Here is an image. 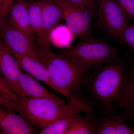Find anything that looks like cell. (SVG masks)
I'll use <instances>...</instances> for the list:
<instances>
[{"label":"cell","mask_w":134,"mask_h":134,"mask_svg":"<svg viewBox=\"0 0 134 134\" xmlns=\"http://www.w3.org/2000/svg\"><path fill=\"white\" fill-rule=\"evenodd\" d=\"M122 63L116 58L102 65L87 75L83 88L92 106L116 109L121 93L129 78Z\"/></svg>","instance_id":"obj_1"},{"label":"cell","mask_w":134,"mask_h":134,"mask_svg":"<svg viewBox=\"0 0 134 134\" xmlns=\"http://www.w3.org/2000/svg\"><path fill=\"white\" fill-rule=\"evenodd\" d=\"M41 62L47 70L54 90L69 99H77L89 105L81 90L88 74L59 53H42Z\"/></svg>","instance_id":"obj_2"},{"label":"cell","mask_w":134,"mask_h":134,"mask_svg":"<svg viewBox=\"0 0 134 134\" xmlns=\"http://www.w3.org/2000/svg\"><path fill=\"white\" fill-rule=\"evenodd\" d=\"M113 46L93 38L81 41L59 53L68 58L81 72L88 74L98 67L111 62L117 57Z\"/></svg>","instance_id":"obj_3"},{"label":"cell","mask_w":134,"mask_h":134,"mask_svg":"<svg viewBox=\"0 0 134 134\" xmlns=\"http://www.w3.org/2000/svg\"><path fill=\"white\" fill-rule=\"evenodd\" d=\"M19 104L23 117L33 126L41 129L60 119L68 107V103L64 99L56 95L43 98L20 96Z\"/></svg>","instance_id":"obj_4"},{"label":"cell","mask_w":134,"mask_h":134,"mask_svg":"<svg viewBox=\"0 0 134 134\" xmlns=\"http://www.w3.org/2000/svg\"><path fill=\"white\" fill-rule=\"evenodd\" d=\"M62 12L65 25L74 37L81 41L94 38L92 35L91 19L88 12L69 0H54Z\"/></svg>","instance_id":"obj_5"},{"label":"cell","mask_w":134,"mask_h":134,"mask_svg":"<svg viewBox=\"0 0 134 134\" xmlns=\"http://www.w3.org/2000/svg\"><path fill=\"white\" fill-rule=\"evenodd\" d=\"M0 37L9 51L41 62L42 52L38 46L25 34L10 26L6 17L0 21Z\"/></svg>","instance_id":"obj_6"},{"label":"cell","mask_w":134,"mask_h":134,"mask_svg":"<svg viewBox=\"0 0 134 134\" xmlns=\"http://www.w3.org/2000/svg\"><path fill=\"white\" fill-rule=\"evenodd\" d=\"M98 23L108 35L120 40L130 18L114 0H98Z\"/></svg>","instance_id":"obj_7"},{"label":"cell","mask_w":134,"mask_h":134,"mask_svg":"<svg viewBox=\"0 0 134 134\" xmlns=\"http://www.w3.org/2000/svg\"><path fill=\"white\" fill-rule=\"evenodd\" d=\"M111 107L102 108L92 120L96 134H134V127L127 124L123 114Z\"/></svg>","instance_id":"obj_8"},{"label":"cell","mask_w":134,"mask_h":134,"mask_svg":"<svg viewBox=\"0 0 134 134\" xmlns=\"http://www.w3.org/2000/svg\"><path fill=\"white\" fill-rule=\"evenodd\" d=\"M21 71L14 58L0 37V74L10 89L19 97L25 96L19 85Z\"/></svg>","instance_id":"obj_9"},{"label":"cell","mask_w":134,"mask_h":134,"mask_svg":"<svg viewBox=\"0 0 134 134\" xmlns=\"http://www.w3.org/2000/svg\"><path fill=\"white\" fill-rule=\"evenodd\" d=\"M66 110L61 117L48 126L41 129L39 133L41 134H65L70 121L76 114L84 111L86 114H93L96 110L76 98L69 99Z\"/></svg>","instance_id":"obj_10"},{"label":"cell","mask_w":134,"mask_h":134,"mask_svg":"<svg viewBox=\"0 0 134 134\" xmlns=\"http://www.w3.org/2000/svg\"><path fill=\"white\" fill-rule=\"evenodd\" d=\"M0 132L1 134H37L34 126L15 111L0 106Z\"/></svg>","instance_id":"obj_11"},{"label":"cell","mask_w":134,"mask_h":134,"mask_svg":"<svg viewBox=\"0 0 134 134\" xmlns=\"http://www.w3.org/2000/svg\"><path fill=\"white\" fill-rule=\"evenodd\" d=\"M7 14V20L10 26L25 34L35 43L37 42L30 25L27 2L15 0Z\"/></svg>","instance_id":"obj_12"},{"label":"cell","mask_w":134,"mask_h":134,"mask_svg":"<svg viewBox=\"0 0 134 134\" xmlns=\"http://www.w3.org/2000/svg\"><path fill=\"white\" fill-rule=\"evenodd\" d=\"M27 3L30 25L37 45L42 53L50 52V42L46 34L40 1L33 0L27 2Z\"/></svg>","instance_id":"obj_13"},{"label":"cell","mask_w":134,"mask_h":134,"mask_svg":"<svg viewBox=\"0 0 134 134\" xmlns=\"http://www.w3.org/2000/svg\"><path fill=\"white\" fill-rule=\"evenodd\" d=\"M9 52L21 69L54 90L47 70L42 63L30 56L21 55L12 51Z\"/></svg>","instance_id":"obj_14"},{"label":"cell","mask_w":134,"mask_h":134,"mask_svg":"<svg viewBox=\"0 0 134 134\" xmlns=\"http://www.w3.org/2000/svg\"><path fill=\"white\" fill-rule=\"evenodd\" d=\"M40 3L46 35L50 40L51 31L63 20L62 12L54 0H41Z\"/></svg>","instance_id":"obj_15"},{"label":"cell","mask_w":134,"mask_h":134,"mask_svg":"<svg viewBox=\"0 0 134 134\" xmlns=\"http://www.w3.org/2000/svg\"><path fill=\"white\" fill-rule=\"evenodd\" d=\"M37 79L26 72L21 71L19 85L24 96L32 98L53 97L55 96L46 89Z\"/></svg>","instance_id":"obj_16"},{"label":"cell","mask_w":134,"mask_h":134,"mask_svg":"<svg viewBox=\"0 0 134 134\" xmlns=\"http://www.w3.org/2000/svg\"><path fill=\"white\" fill-rule=\"evenodd\" d=\"M117 108L122 109L126 119L134 124V65L130 71L128 81L118 102Z\"/></svg>","instance_id":"obj_17"},{"label":"cell","mask_w":134,"mask_h":134,"mask_svg":"<svg viewBox=\"0 0 134 134\" xmlns=\"http://www.w3.org/2000/svg\"><path fill=\"white\" fill-rule=\"evenodd\" d=\"M94 114H87L85 117L76 114L73 117L64 134H96L92 120Z\"/></svg>","instance_id":"obj_18"},{"label":"cell","mask_w":134,"mask_h":134,"mask_svg":"<svg viewBox=\"0 0 134 134\" xmlns=\"http://www.w3.org/2000/svg\"><path fill=\"white\" fill-rule=\"evenodd\" d=\"M74 36L66 25H57L50 33V42L60 48L69 47Z\"/></svg>","instance_id":"obj_19"},{"label":"cell","mask_w":134,"mask_h":134,"mask_svg":"<svg viewBox=\"0 0 134 134\" xmlns=\"http://www.w3.org/2000/svg\"><path fill=\"white\" fill-rule=\"evenodd\" d=\"M71 2L83 8L87 11L92 18L95 17L97 14V0H69Z\"/></svg>","instance_id":"obj_20"},{"label":"cell","mask_w":134,"mask_h":134,"mask_svg":"<svg viewBox=\"0 0 134 134\" xmlns=\"http://www.w3.org/2000/svg\"><path fill=\"white\" fill-rule=\"evenodd\" d=\"M120 40L134 51V24L127 25L122 31Z\"/></svg>","instance_id":"obj_21"},{"label":"cell","mask_w":134,"mask_h":134,"mask_svg":"<svg viewBox=\"0 0 134 134\" xmlns=\"http://www.w3.org/2000/svg\"><path fill=\"white\" fill-rule=\"evenodd\" d=\"M0 106L8 110L18 112L22 116L21 109L19 104L8 98L0 92Z\"/></svg>","instance_id":"obj_22"},{"label":"cell","mask_w":134,"mask_h":134,"mask_svg":"<svg viewBox=\"0 0 134 134\" xmlns=\"http://www.w3.org/2000/svg\"><path fill=\"white\" fill-rule=\"evenodd\" d=\"M130 18L134 19V0H114Z\"/></svg>","instance_id":"obj_23"},{"label":"cell","mask_w":134,"mask_h":134,"mask_svg":"<svg viewBox=\"0 0 134 134\" xmlns=\"http://www.w3.org/2000/svg\"><path fill=\"white\" fill-rule=\"evenodd\" d=\"M0 88L1 89L3 93L5 96L13 101L19 104V96L10 89L1 75Z\"/></svg>","instance_id":"obj_24"},{"label":"cell","mask_w":134,"mask_h":134,"mask_svg":"<svg viewBox=\"0 0 134 134\" xmlns=\"http://www.w3.org/2000/svg\"><path fill=\"white\" fill-rule=\"evenodd\" d=\"M1 3V11L3 14H7L9 11L10 8L8 6L6 0H0Z\"/></svg>","instance_id":"obj_25"},{"label":"cell","mask_w":134,"mask_h":134,"mask_svg":"<svg viewBox=\"0 0 134 134\" xmlns=\"http://www.w3.org/2000/svg\"><path fill=\"white\" fill-rule=\"evenodd\" d=\"M15 0H6L7 1V3L9 7H10L11 5H12V3Z\"/></svg>","instance_id":"obj_26"},{"label":"cell","mask_w":134,"mask_h":134,"mask_svg":"<svg viewBox=\"0 0 134 134\" xmlns=\"http://www.w3.org/2000/svg\"><path fill=\"white\" fill-rule=\"evenodd\" d=\"M1 6H2L1 3V2H0V11H1Z\"/></svg>","instance_id":"obj_27"},{"label":"cell","mask_w":134,"mask_h":134,"mask_svg":"<svg viewBox=\"0 0 134 134\" xmlns=\"http://www.w3.org/2000/svg\"><path fill=\"white\" fill-rule=\"evenodd\" d=\"M0 92H1L2 93H3L1 89V88H0Z\"/></svg>","instance_id":"obj_28"},{"label":"cell","mask_w":134,"mask_h":134,"mask_svg":"<svg viewBox=\"0 0 134 134\" xmlns=\"http://www.w3.org/2000/svg\"><path fill=\"white\" fill-rule=\"evenodd\" d=\"M0 134H1V132H0Z\"/></svg>","instance_id":"obj_29"},{"label":"cell","mask_w":134,"mask_h":134,"mask_svg":"<svg viewBox=\"0 0 134 134\" xmlns=\"http://www.w3.org/2000/svg\"><path fill=\"white\" fill-rule=\"evenodd\" d=\"M97 2H98V0H97Z\"/></svg>","instance_id":"obj_30"}]
</instances>
